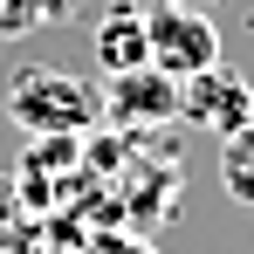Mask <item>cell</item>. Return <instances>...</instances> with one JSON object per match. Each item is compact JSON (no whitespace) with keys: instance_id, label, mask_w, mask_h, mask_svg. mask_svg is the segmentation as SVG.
<instances>
[{"instance_id":"4","label":"cell","mask_w":254,"mask_h":254,"mask_svg":"<svg viewBox=\"0 0 254 254\" xmlns=\"http://www.w3.org/2000/svg\"><path fill=\"white\" fill-rule=\"evenodd\" d=\"M103 117L124 130H151V124H172L179 117V83H172L165 69H124V76H110L103 83Z\"/></svg>"},{"instance_id":"7","label":"cell","mask_w":254,"mask_h":254,"mask_svg":"<svg viewBox=\"0 0 254 254\" xmlns=\"http://www.w3.org/2000/svg\"><path fill=\"white\" fill-rule=\"evenodd\" d=\"M62 14H69V0H0V35H35Z\"/></svg>"},{"instance_id":"2","label":"cell","mask_w":254,"mask_h":254,"mask_svg":"<svg viewBox=\"0 0 254 254\" xmlns=\"http://www.w3.org/2000/svg\"><path fill=\"white\" fill-rule=\"evenodd\" d=\"M144 35H151V69H165L172 83H186V76L220 62V28L186 0H151L144 7Z\"/></svg>"},{"instance_id":"3","label":"cell","mask_w":254,"mask_h":254,"mask_svg":"<svg viewBox=\"0 0 254 254\" xmlns=\"http://www.w3.org/2000/svg\"><path fill=\"white\" fill-rule=\"evenodd\" d=\"M179 117L186 124H206L213 137H234V130L254 124V89L227 62H213V69H199V76L179 83Z\"/></svg>"},{"instance_id":"6","label":"cell","mask_w":254,"mask_h":254,"mask_svg":"<svg viewBox=\"0 0 254 254\" xmlns=\"http://www.w3.org/2000/svg\"><path fill=\"white\" fill-rule=\"evenodd\" d=\"M220 192L241 213H254V124L234 130V137H220Z\"/></svg>"},{"instance_id":"1","label":"cell","mask_w":254,"mask_h":254,"mask_svg":"<svg viewBox=\"0 0 254 254\" xmlns=\"http://www.w3.org/2000/svg\"><path fill=\"white\" fill-rule=\"evenodd\" d=\"M7 117L28 137H83L103 117V89H89L69 69H48V62H21L7 76Z\"/></svg>"},{"instance_id":"5","label":"cell","mask_w":254,"mask_h":254,"mask_svg":"<svg viewBox=\"0 0 254 254\" xmlns=\"http://www.w3.org/2000/svg\"><path fill=\"white\" fill-rule=\"evenodd\" d=\"M96 62H103V76H124V69H144L151 62V35H144V0H110L103 14H96Z\"/></svg>"}]
</instances>
